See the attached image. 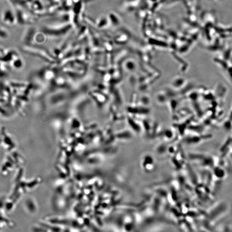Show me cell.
<instances>
[{
	"label": "cell",
	"instance_id": "6da1fadb",
	"mask_svg": "<svg viewBox=\"0 0 232 232\" xmlns=\"http://www.w3.org/2000/svg\"><path fill=\"white\" fill-rule=\"evenodd\" d=\"M1 19L3 24L8 26H13L18 23L16 13L10 8L3 10L1 16Z\"/></svg>",
	"mask_w": 232,
	"mask_h": 232
}]
</instances>
